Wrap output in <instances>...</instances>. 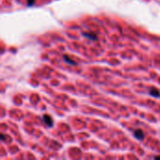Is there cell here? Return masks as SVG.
Here are the masks:
<instances>
[{"instance_id": "5b68a950", "label": "cell", "mask_w": 160, "mask_h": 160, "mask_svg": "<svg viewBox=\"0 0 160 160\" xmlns=\"http://www.w3.org/2000/svg\"><path fill=\"white\" fill-rule=\"evenodd\" d=\"M63 58H64V60H65V61H66L67 63L70 64V65H76V64H77L76 62H74L73 60H71L70 58H69L68 55H66V54H65V55L63 56Z\"/></svg>"}, {"instance_id": "277c9868", "label": "cell", "mask_w": 160, "mask_h": 160, "mask_svg": "<svg viewBox=\"0 0 160 160\" xmlns=\"http://www.w3.org/2000/svg\"><path fill=\"white\" fill-rule=\"evenodd\" d=\"M83 36L85 38H91L93 39V41H95V39H97V36L93 33H83Z\"/></svg>"}, {"instance_id": "6da1fadb", "label": "cell", "mask_w": 160, "mask_h": 160, "mask_svg": "<svg viewBox=\"0 0 160 160\" xmlns=\"http://www.w3.org/2000/svg\"><path fill=\"white\" fill-rule=\"evenodd\" d=\"M134 136L136 137L137 139H143L144 134H143V132L141 130V129H137V130L134 131Z\"/></svg>"}, {"instance_id": "7a4b0ae2", "label": "cell", "mask_w": 160, "mask_h": 160, "mask_svg": "<svg viewBox=\"0 0 160 160\" xmlns=\"http://www.w3.org/2000/svg\"><path fill=\"white\" fill-rule=\"evenodd\" d=\"M150 95L154 97H160V93L159 91L156 89V88H154V87H152L151 89H150Z\"/></svg>"}, {"instance_id": "3957f363", "label": "cell", "mask_w": 160, "mask_h": 160, "mask_svg": "<svg viewBox=\"0 0 160 160\" xmlns=\"http://www.w3.org/2000/svg\"><path fill=\"white\" fill-rule=\"evenodd\" d=\"M43 120H44L45 124H46L48 127H52L53 126V120L49 115H43Z\"/></svg>"}, {"instance_id": "52a82bcc", "label": "cell", "mask_w": 160, "mask_h": 160, "mask_svg": "<svg viewBox=\"0 0 160 160\" xmlns=\"http://www.w3.org/2000/svg\"><path fill=\"white\" fill-rule=\"evenodd\" d=\"M1 139H3V141H4V139H5V136H4V135H1Z\"/></svg>"}, {"instance_id": "8992f818", "label": "cell", "mask_w": 160, "mask_h": 160, "mask_svg": "<svg viewBox=\"0 0 160 160\" xmlns=\"http://www.w3.org/2000/svg\"><path fill=\"white\" fill-rule=\"evenodd\" d=\"M34 3H35V0H27L28 6H32V5H34Z\"/></svg>"}]
</instances>
